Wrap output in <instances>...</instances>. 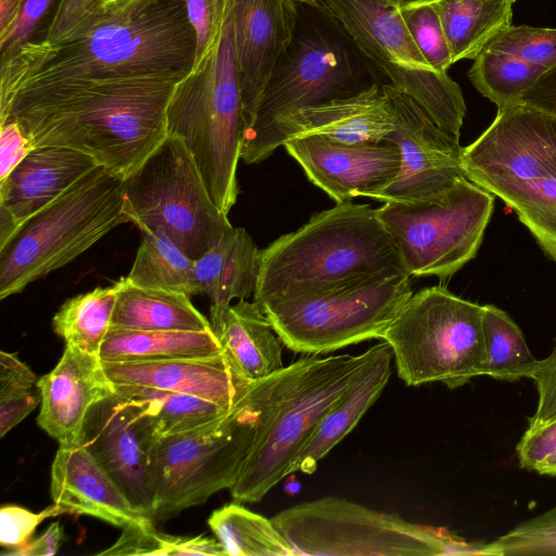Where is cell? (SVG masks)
<instances>
[{"label": "cell", "mask_w": 556, "mask_h": 556, "mask_svg": "<svg viewBox=\"0 0 556 556\" xmlns=\"http://www.w3.org/2000/svg\"><path fill=\"white\" fill-rule=\"evenodd\" d=\"M271 521L294 556H490L488 542H468L445 528L334 495L295 504Z\"/></svg>", "instance_id": "obj_7"}, {"label": "cell", "mask_w": 556, "mask_h": 556, "mask_svg": "<svg viewBox=\"0 0 556 556\" xmlns=\"http://www.w3.org/2000/svg\"><path fill=\"white\" fill-rule=\"evenodd\" d=\"M116 298L114 283L67 299L52 318L53 331L65 345L99 355L111 328Z\"/></svg>", "instance_id": "obj_32"}, {"label": "cell", "mask_w": 556, "mask_h": 556, "mask_svg": "<svg viewBox=\"0 0 556 556\" xmlns=\"http://www.w3.org/2000/svg\"><path fill=\"white\" fill-rule=\"evenodd\" d=\"M298 8L293 38L276 63L244 136L245 164L261 163L267 140L287 117L382 84L327 11L301 2Z\"/></svg>", "instance_id": "obj_5"}, {"label": "cell", "mask_w": 556, "mask_h": 556, "mask_svg": "<svg viewBox=\"0 0 556 556\" xmlns=\"http://www.w3.org/2000/svg\"><path fill=\"white\" fill-rule=\"evenodd\" d=\"M142 235L126 279L139 287L179 292L190 298L202 294L195 278V260L163 233L143 231Z\"/></svg>", "instance_id": "obj_31"}, {"label": "cell", "mask_w": 556, "mask_h": 556, "mask_svg": "<svg viewBox=\"0 0 556 556\" xmlns=\"http://www.w3.org/2000/svg\"><path fill=\"white\" fill-rule=\"evenodd\" d=\"M394 116V129L387 138L397 144L401 170L396 179L372 199L388 202H417L440 198L460 178L459 141L441 130L407 94L383 84Z\"/></svg>", "instance_id": "obj_17"}, {"label": "cell", "mask_w": 556, "mask_h": 556, "mask_svg": "<svg viewBox=\"0 0 556 556\" xmlns=\"http://www.w3.org/2000/svg\"><path fill=\"white\" fill-rule=\"evenodd\" d=\"M64 539L63 528L60 522L51 523L38 538L31 539L25 546L3 553L13 556H52L56 554Z\"/></svg>", "instance_id": "obj_50"}, {"label": "cell", "mask_w": 556, "mask_h": 556, "mask_svg": "<svg viewBox=\"0 0 556 556\" xmlns=\"http://www.w3.org/2000/svg\"><path fill=\"white\" fill-rule=\"evenodd\" d=\"M344 30L382 84L409 96L452 139L459 141L466 104L447 72L431 67L393 0H316Z\"/></svg>", "instance_id": "obj_11"}, {"label": "cell", "mask_w": 556, "mask_h": 556, "mask_svg": "<svg viewBox=\"0 0 556 556\" xmlns=\"http://www.w3.org/2000/svg\"><path fill=\"white\" fill-rule=\"evenodd\" d=\"M397 274L407 271L377 210L351 201L337 203L261 250L253 299L261 306L357 279Z\"/></svg>", "instance_id": "obj_3"}, {"label": "cell", "mask_w": 556, "mask_h": 556, "mask_svg": "<svg viewBox=\"0 0 556 556\" xmlns=\"http://www.w3.org/2000/svg\"><path fill=\"white\" fill-rule=\"evenodd\" d=\"M530 379L538 391L535 412L528 424V428H534L556 419V338L552 352L538 361Z\"/></svg>", "instance_id": "obj_46"}, {"label": "cell", "mask_w": 556, "mask_h": 556, "mask_svg": "<svg viewBox=\"0 0 556 556\" xmlns=\"http://www.w3.org/2000/svg\"><path fill=\"white\" fill-rule=\"evenodd\" d=\"M520 102L556 115V65L538 78Z\"/></svg>", "instance_id": "obj_49"}, {"label": "cell", "mask_w": 556, "mask_h": 556, "mask_svg": "<svg viewBox=\"0 0 556 556\" xmlns=\"http://www.w3.org/2000/svg\"><path fill=\"white\" fill-rule=\"evenodd\" d=\"M197 38V66L219 43L232 13L233 0H184Z\"/></svg>", "instance_id": "obj_42"}, {"label": "cell", "mask_w": 556, "mask_h": 556, "mask_svg": "<svg viewBox=\"0 0 556 556\" xmlns=\"http://www.w3.org/2000/svg\"><path fill=\"white\" fill-rule=\"evenodd\" d=\"M245 129L231 13L219 43L177 83L166 108L167 135L182 139L211 198L227 215L239 194Z\"/></svg>", "instance_id": "obj_6"}, {"label": "cell", "mask_w": 556, "mask_h": 556, "mask_svg": "<svg viewBox=\"0 0 556 556\" xmlns=\"http://www.w3.org/2000/svg\"><path fill=\"white\" fill-rule=\"evenodd\" d=\"M545 71L507 53L484 49L473 59L468 77L501 110L520 103L522 94Z\"/></svg>", "instance_id": "obj_36"}, {"label": "cell", "mask_w": 556, "mask_h": 556, "mask_svg": "<svg viewBox=\"0 0 556 556\" xmlns=\"http://www.w3.org/2000/svg\"><path fill=\"white\" fill-rule=\"evenodd\" d=\"M157 440L144 404L114 391L90 408L78 443L108 471L131 504L153 518L150 452Z\"/></svg>", "instance_id": "obj_16"}, {"label": "cell", "mask_w": 556, "mask_h": 556, "mask_svg": "<svg viewBox=\"0 0 556 556\" xmlns=\"http://www.w3.org/2000/svg\"><path fill=\"white\" fill-rule=\"evenodd\" d=\"M187 74L73 79L22 89L0 102V122L17 121L36 148L84 152L124 179L167 137L166 108Z\"/></svg>", "instance_id": "obj_1"}, {"label": "cell", "mask_w": 556, "mask_h": 556, "mask_svg": "<svg viewBox=\"0 0 556 556\" xmlns=\"http://www.w3.org/2000/svg\"><path fill=\"white\" fill-rule=\"evenodd\" d=\"M103 0H60L46 28L39 37L47 41L65 36L85 20L101 13Z\"/></svg>", "instance_id": "obj_47"}, {"label": "cell", "mask_w": 556, "mask_h": 556, "mask_svg": "<svg viewBox=\"0 0 556 556\" xmlns=\"http://www.w3.org/2000/svg\"><path fill=\"white\" fill-rule=\"evenodd\" d=\"M60 0H26L10 29L0 36V59L12 54L18 47L33 40L52 5Z\"/></svg>", "instance_id": "obj_45"}, {"label": "cell", "mask_w": 556, "mask_h": 556, "mask_svg": "<svg viewBox=\"0 0 556 556\" xmlns=\"http://www.w3.org/2000/svg\"><path fill=\"white\" fill-rule=\"evenodd\" d=\"M406 27L425 60L438 72L453 64L447 39L432 0H407L400 5Z\"/></svg>", "instance_id": "obj_39"}, {"label": "cell", "mask_w": 556, "mask_h": 556, "mask_svg": "<svg viewBox=\"0 0 556 556\" xmlns=\"http://www.w3.org/2000/svg\"><path fill=\"white\" fill-rule=\"evenodd\" d=\"M195 49L184 0L101 12L56 40L35 38L0 59V102L22 89L64 80L187 74Z\"/></svg>", "instance_id": "obj_2"}, {"label": "cell", "mask_w": 556, "mask_h": 556, "mask_svg": "<svg viewBox=\"0 0 556 556\" xmlns=\"http://www.w3.org/2000/svg\"><path fill=\"white\" fill-rule=\"evenodd\" d=\"M37 386L41 395L37 424L60 446L77 444L90 408L114 393L99 355L71 345Z\"/></svg>", "instance_id": "obj_21"}, {"label": "cell", "mask_w": 556, "mask_h": 556, "mask_svg": "<svg viewBox=\"0 0 556 556\" xmlns=\"http://www.w3.org/2000/svg\"><path fill=\"white\" fill-rule=\"evenodd\" d=\"M36 147L15 119L0 122V181Z\"/></svg>", "instance_id": "obj_48"}, {"label": "cell", "mask_w": 556, "mask_h": 556, "mask_svg": "<svg viewBox=\"0 0 556 556\" xmlns=\"http://www.w3.org/2000/svg\"><path fill=\"white\" fill-rule=\"evenodd\" d=\"M123 213L141 232L167 236L200 258L232 227L182 139L169 136L123 182Z\"/></svg>", "instance_id": "obj_12"}, {"label": "cell", "mask_w": 556, "mask_h": 556, "mask_svg": "<svg viewBox=\"0 0 556 556\" xmlns=\"http://www.w3.org/2000/svg\"><path fill=\"white\" fill-rule=\"evenodd\" d=\"M409 277L397 274L357 279L260 307L289 350L326 354L381 339L413 294Z\"/></svg>", "instance_id": "obj_13"}, {"label": "cell", "mask_w": 556, "mask_h": 556, "mask_svg": "<svg viewBox=\"0 0 556 556\" xmlns=\"http://www.w3.org/2000/svg\"><path fill=\"white\" fill-rule=\"evenodd\" d=\"M261 250L243 228L231 227L219 242L195 260V278L211 301L212 329L220 324L231 301L254 294L260 273Z\"/></svg>", "instance_id": "obj_26"}, {"label": "cell", "mask_w": 556, "mask_h": 556, "mask_svg": "<svg viewBox=\"0 0 556 556\" xmlns=\"http://www.w3.org/2000/svg\"><path fill=\"white\" fill-rule=\"evenodd\" d=\"M365 353L357 376L316 425L293 460L290 475L295 471L313 473L318 463L355 428L382 393L391 375V349L382 340Z\"/></svg>", "instance_id": "obj_25"}, {"label": "cell", "mask_w": 556, "mask_h": 556, "mask_svg": "<svg viewBox=\"0 0 556 556\" xmlns=\"http://www.w3.org/2000/svg\"><path fill=\"white\" fill-rule=\"evenodd\" d=\"M123 182L98 165L29 217L0 248V299L71 263L126 223Z\"/></svg>", "instance_id": "obj_8"}, {"label": "cell", "mask_w": 556, "mask_h": 556, "mask_svg": "<svg viewBox=\"0 0 556 556\" xmlns=\"http://www.w3.org/2000/svg\"><path fill=\"white\" fill-rule=\"evenodd\" d=\"M117 298L111 328L139 331H208L210 319L198 311L191 298L179 292L143 288L126 277L116 282Z\"/></svg>", "instance_id": "obj_28"}, {"label": "cell", "mask_w": 556, "mask_h": 556, "mask_svg": "<svg viewBox=\"0 0 556 556\" xmlns=\"http://www.w3.org/2000/svg\"><path fill=\"white\" fill-rule=\"evenodd\" d=\"M394 129L383 84L356 94L301 110L274 129L261 156L268 159L291 138L317 135L344 143L382 142Z\"/></svg>", "instance_id": "obj_22"}, {"label": "cell", "mask_w": 556, "mask_h": 556, "mask_svg": "<svg viewBox=\"0 0 556 556\" xmlns=\"http://www.w3.org/2000/svg\"><path fill=\"white\" fill-rule=\"evenodd\" d=\"M485 365L483 376L504 381L531 378L538 361L531 353L523 333L503 309L483 305Z\"/></svg>", "instance_id": "obj_35"}, {"label": "cell", "mask_w": 556, "mask_h": 556, "mask_svg": "<svg viewBox=\"0 0 556 556\" xmlns=\"http://www.w3.org/2000/svg\"><path fill=\"white\" fill-rule=\"evenodd\" d=\"M466 177L510 207L556 262V115L517 103L463 148Z\"/></svg>", "instance_id": "obj_4"}, {"label": "cell", "mask_w": 556, "mask_h": 556, "mask_svg": "<svg viewBox=\"0 0 556 556\" xmlns=\"http://www.w3.org/2000/svg\"><path fill=\"white\" fill-rule=\"evenodd\" d=\"M516 0H432L441 20L452 62L475 59L511 26Z\"/></svg>", "instance_id": "obj_29"}, {"label": "cell", "mask_w": 556, "mask_h": 556, "mask_svg": "<svg viewBox=\"0 0 556 556\" xmlns=\"http://www.w3.org/2000/svg\"><path fill=\"white\" fill-rule=\"evenodd\" d=\"M490 556L556 555V505L488 542Z\"/></svg>", "instance_id": "obj_40"}, {"label": "cell", "mask_w": 556, "mask_h": 556, "mask_svg": "<svg viewBox=\"0 0 556 556\" xmlns=\"http://www.w3.org/2000/svg\"><path fill=\"white\" fill-rule=\"evenodd\" d=\"M493 208L494 195L464 177L440 198L376 210L409 276L446 278L476 256Z\"/></svg>", "instance_id": "obj_15"}, {"label": "cell", "mask_w": 556, "mask_h": 556, "mask_svg": "<svg viewBox=\"0 0 556 556\" xmlns=\"http://www.w3.org/2000/svg\"><path fill=\"white\" fill-rule=\"evenodd\" d=\"M114 391L144 404L151 414L159 439L215 422L228 416L236 407H227L190 394L150 388L114 386Z\"/></svg>", "instance_id": "obj_34"}, {"label": "cell", "mask_w": 556, "mask_h": 556, "mask_svg": "<svg viewBox=\"0 0 556 556\" xmlns=\"http://www.w3.org/2000/svg\"><path fill=\"white\" fill-rule=\"evenodd\" d=\"M114 386L190 394L237 406L254 381L244 378L222 353L208 357L102 363Z\"/></svg>", "instance_id": "obj_23"}, {"label": "cell", "mask_w": 556, "mask_h": 556, "mask_svg": "<svg viewBox=\"0 0 556 556\" xmlns=\"http://www.w3.org/2000/svg\"><path fill=\"white\" fill-rule=\"evenodd\" d=\"M207 525L226 555L294 556L271 519L249 510L239 502L214 510Z\"/></svg>", "instance_id": "obj_33"}, {"label": "cell", "mask_w": 556, "mask_h": 556, "mask_svg": "<svg viewBox=\"0 0 556 556\" xmlns=\"http://www.w3.org/2000/svg\"><path fill=\"white\" fill-rule=\"evenodd\" d=\"M483 305L442 286L413 293L384 330L399 377L408 386L459 388L483 376Z\"/></svg>", "instance_id": "obj_9"}, {"label": "cell", "mask_w": 556, "mask_h": 556, "mask_svg": "<svg viewBox=\"0 0 556 556\" xmlns=\"http://www.w3.org/2000/svg\"><path fill=\"white\" fill-rule=\"evenodd\" d=\"M214 332L232 366L250 381L264 379L285 367L282 342L254 301L230 304Z\"/></svg>", "instance_id": "obj_27"}, {"label": "cell", "mask_w": 556, "mask_h": 556, "mask_svg": "<svg viewBox=\"0 0 556 556\" xmlns=\"http://www.w3.org/2000/svg\"><path fill=\"white\" fill-rule=\"evenodd\" d=\"M35 372L14 354L0 353V435L27 417L41 402Z\"/></svg>", "instance_id": "obj_38"}, {"label": "cell", "mask_w": 556, "mask_h": 556, "mask_svg": "<svg viewBox=\"0 0 556 556\" xmlns=\"http://www.w3.org/2000/svg\"><path fill=\"white\" fill-rule=\"evenodd\" d=\"M147 0H103L101 12H119L131 9Z\"/></svg>", "instance_id": "obj_52"}, {"label": "cell", "mask_w": 556, "mask_h": 556, "mask_svg": "<svg viewBox=\"0 0 556 556\" xmlns=\"http://www.w3.org/2000/svg\"><path fill=\"white\" fill-rule=\"evenodd\" d=\"M51 496L65 514L99 518L113 526L154 523L80 443L60 446L51 466Z\"/></svg>", "instance_id": "obj_24"}, {"label": "cell", "mask_w": 556, "mask_h": 556, "mask_svg": "<svg viewBox=\"0 0 556 556\" xmlns=\"http://www.w3.org/2000/svg\"><path fill=\"white\" fill-rule=\"evenodd\" d=\"M485 49L507 53L548 70L556 65V28L511 25Z\"/></svg>", "instance_id": "obj_41"}, {"label": "cell", "mask_w": 556, "mask_h": 556, "mask_svg": "<svg viewBox=\"0 0 556 556\" xmlns=\"http://www.w3.org/2000/svg\"><path fill=\"white\" fill-rule=\"evenodd\" d=\"M298 2L309 4V5H318L316 0H296Z\"/></svg>", "instance_id": "obj_53"}, {"label": "cell", "mask_w": 556, "mask_h": 556, "mask_svg": "<svg viewBox=\"0 0 556 556\" xmlns=\"http://www.w3.org/2000/svg\"><path fill=\"white\" fill-rule=\"evenodd\" d=\"M298 13L296 0H233V40L245 132L276 63L293 38Z\"/></svg>", "instance_id": "obj_19"}, {"label": "cell", "mask_w": 556, "mask_h": 556, "mask_svg": "<svg viewBox=\"0 0 556 556\" xmlns=\"http://www.w3.org/2000/svg\"><path fill=\"white\" fill-rule=\"evenodd\" d=\"M283 147L307 178L337 203L372 198L401 170V152L393 141L344 143L307 135L291 138Z\"/></svg>", "instance_id": "obj_18"}, {"label": "cell", "mask_w": 556, "mask_h": 556, "mask_svg": "<svg viewBox=\"0 0 556 556\" xmlns=\"http://www.w3.org/2000/svg\"><path fill=\"white\" fill-rule=\"evenodd\" d=\"M25 1L0 0V36L14 24Z\"/></svg>", "instance_id": "obj_51"}, {"label": "cell", "mask_w": 556, "mask_h": 556, "mask_svg": "<svg viewBox=\"0 0 556 556\" xmlns=\"http://www.w3.org/2000/svg\"><path fill=\"white\" fill-rule=\"evenodd\" d=\"M516 451L521 468L540 475L556 476V419L527 428Z\"/></svg>", "instance_id": "obj_43"}, {"label": "cell", "mask_w": 556, "mask_h": 556, "mask_svg": "<svg viewBox=\"0 0 556 556\" xmlns=\"http://www.w3.org/2000/svg\"><path fill=\"white\" fill-rule=\"evenodd\" d=\"M98 555L224 556L226 553L216 538L168 535L159 532L154 523H138L124 527L117 541Z\"/></svg>", "instance_id": "obj_37"}, {"label": "cell", "mask_w": 556, "mask_h": 556, "mask_svg": "<svg viewBox=\"0 0 556 556\" xmlns=\"http://www.w3.org/2000/svg\"><path fill=\"white\" fill-rule=\"evenodd\" d=\"M254 383V382H253ZM262 408L253 384L225 418L159 439L150 452L154 521L166 520L231 489L251 451Z\"/></svg>", "instance_id": "obj_10"}, {"label": "cell", "mask_w": 556, "mask_h": 556, "mask_svg": "<svg viewBox=\"0 0 556 556\" xmlns=\"http://www.w3.org/2000/svg\"><path fill=\"white\" fill-rule=\"evenodd\" d=\"M98 165L92 156L71 148L31 150L0 181V248L29 217Z\"/></svg>", "instance_id": "obj_20"}, {"label": "cell", "mask_w": 556, "mask_h": 556, "mask_svg": "<svg viewBox=\"0 0 556 556\" xmlns=\"http://www.w3.org/2000/svg\"><path fill=\"white\" fill-rule=\"evenodd\" d=\"M62 514H65L64 510L55 504L39 513L17 505H3L0 509L1 546L7 548V552L25 546L43 520Z\"/></svg>", "instance_id": "obj_44"}, {"label": "cell", "mask_w": 556, "mask_h": 556, "mask_svg": "<svg viewBox=\"0 0 556 556\" xmlns=\"http://www.w3.org/2000/svg\"><path fill=\"white\" fill-rule=\"evenodd\" d=\"M224 353L213 330L139 331L110 329L99 357L102 363L208 357Z\"/></svg>", "instance_id": "obj_30"}, {"label": "cell", "mask_w": 556, "mask_h": 556, "mask_svg": "<svg viewBox=\"0 0 556 556\" xmlns=\"http://www.w3.org/2000/svg\"><path fill=\"white\" fill-rule=\"evenodd\" d=\"M366 353L315 355L307 370L279 399L271 416L261 421L235 485L232 498L255 503L286 477L316 425L357 376Z\"/></svg>", "instance_id": "obj_14"}, {"label": "cell", "mask_w": 556, "mask_h": 556, "mask_svg": "<svg viewBox=\"0 0 556 556\" xmlns=\"http://www.w3.org/2000/svg\"><path fill=\"white\" fill-rule=\"evenodd\" d=\"M393 1H396V2L403 3V2H405V1H407V0H393Z\"/></svg>", "instance_id": "obj_54"}]
</instances>
